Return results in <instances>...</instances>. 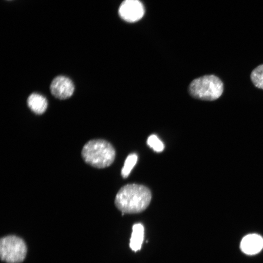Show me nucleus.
Masks as SVG:
<instances>
[{"label":"nucleus","instance_id":"11","mask_svg":"<svg viewBox=\"0 0 263 263\" xmlns=\"http://www.w3.org/2000/svg\"><path fill=\"white\" fill-rule=\"evenodd\" d=\"M250 78L255 86L263 89V64L257 66L252 71Z\"/></svg>","mask_w":263,"mask_h":263},{"label":"nucleus","instance_id":"4","mask_svg":"<svg viewBox=\"0 0 263 263\" xmlns=\"http://www.w3.org/2000/svg\"><path fill=\"white\" fill-rule=\"evenodd\" d=\"M27 247L20 238L14 235L4 237L0 240V257L7 263H20L25 259Z\"/></svg>","mask_w":263,"mask_h":263},{"label":"nucleus","instance_id":"6","mask_svg":"<svg viewBox=\"0 0 263 263\" xmlns=\"http://www.w3.org/2000/svg\"><path fill=\"white\" fill-rule=\"evenodd\" d=\"M74 89V85L72 80L63 75L56 77L50 85L52 94L60 99L70 97L73 94Z\"/></svg>","mask_w":263,"mask_h":263},{"label":"nucleus","instance_id":"9","mask_svg":"<svg viewBox=\"0 0 263 263\" xmlns=\"http://www.w3.org/2000/svg\"><path fill=\"white\" fill-rule=\"evenodd\" d=\"M144 234V228L140 224H135L132 226V231L130 239V246L134 251H137L140 249Z\"/></svg>","mask_w":263,"mask_h":263},{"label":"nucleus","instance_id":"8","mask_svg":"<svg viewBox=\"0 0 263 263\" xmlns=\"http://www.w3.org/2000/svg\"><path fill=\"white\" fill-rule=\"evenodd\" d=\"M27 105L34 113L41 114L46 110L48 103L46 98L43 95L33 93L29 96Z\"/></svg>","mask_w":263,"mask_h":263},{"label":"nucleus","instance_id":"7","mask_svg":"<svg viewBox=\"0 0 263 263\" xmlns=\"http://www.w3.org/2000/svg\"><path fill=\"white\" fill-rule=\"evenodd\" d=\"M263 247V239L257 234L245 236L241 243V248L245 253L253 255L260 252Z\"/></svg>","mask_w":263,"mask_h":263},{"label":"nucleus","instance_id":"3","mask_svg":"<svg viewBox=\"0 0 263 263\" xmlns=\"http://www.w3.org/2000/svg\"><path fill=\"white\" fill-rule=\"evenodd\" d=\"M224 85L217 76L209 75L197 78L191 81L188 87L190 94L193 97L207 101H213L222 94Z\"/></svg>","mask_w":263,"mask_h":263},{"label":"nucleus","instance_id":"1","mask_svg":"<svg viewBox=\"0 0 263 263\" xmlns=\"http://www.w3.org/2000/svg\"><path fill=\"white\" fill-rule=\"evenodd\" d=\"M151 199V192L147 187L131 184L124 186L119 190L114 204L123 214L138 213L147 208Z\"/></svg>","mask_w":263,"mask_h":263},{"label":"nucleus","instance_id":"10","mask_svg":"<svg viewBox=\"0 0 263 263\" xmlns=\"http://www.w3.org/2000/svg\"><path fill=\"white\" fill-rule=\"evenodd\" d=\"M137 155L135 153H131L126 158L124 166L121 170V175L123 178H127L137 163Z\"/></svg>","mask_w":263,"mask_h":263},{"label":"nucleus","instance_id":"2","mask_svg":"<svg viewBox=\"0 0 263 263\" xmlns=\"http://www.w3.org/2000/svg\"><path fill=\"white\" fill-rule=\"evenodd\" d=\"M81 155L84 161L96 168L110 166L115 157V151L111 143L100 139H92L83 146Z\"/></svg>","mask_w":263,"mask_h":263},{"label":"nucleus","instance_id":"12","mask_svg":"<svg viewBox=\"0 0 263 263\" xmlns=\"http://www.w3.org/2000/svg\"><path fill=\"white\" fill-rule=\"evenodd\" d=\"M147 144L156 152H160L164 149V145L155 134L150 135L147 139Z\"/></svg>","mask_w":263,"mask_h":263},{"label":"nucleus","instance_id":"5","mask_svg":"<svg viewBox=\"0 0 263 263\" xmlns=\"http://www.w3.org/2000/svg\"><path fill=\"white\" fill-rule=\"evenodd\" d=\"M119 14L124 20L133 22L140 20L144 16V6L139 0H125L119 8Z\"/></svg>","mask_w":263,"mask_h":263}]
</instances>
